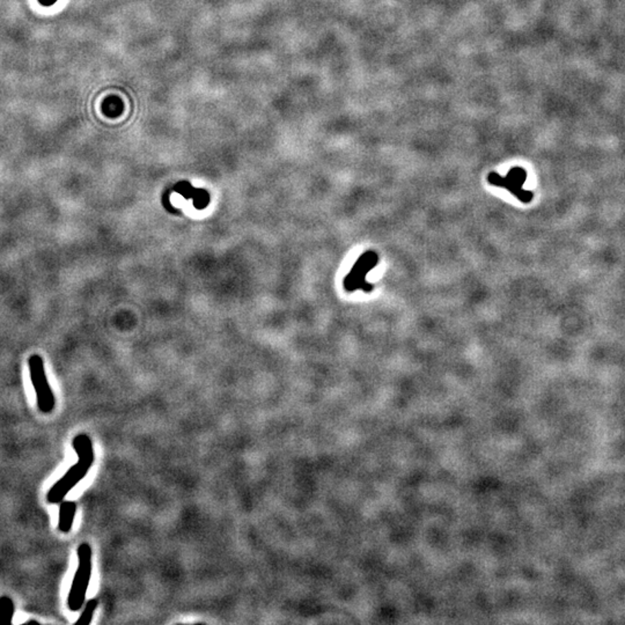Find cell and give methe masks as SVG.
I'll return each mask as SVG.
<instances>
[{
	"instance_id": "cell-9",
	"label": "cell",
	"mask_w": 625,
	"mask_h": 625,
	"mask_svg": "<svg viewBox=\"0 0 625 625\" xmlns=\"http://www.w3.org/2000/svg\"><path fill=\"white\" fill-rule=\"evenodd\" d=\"M96 608H98V600L92 599V600L87 601L86 604H83V613L76 619V624H90L93 619Z\"/></svg>"
},
{
	"instance_id": "cell-12",
	"label": "cell",
	"mask_w": 625,
	"mask_h": 625,
	"mask_svg": "<svg viewBox=\"0 0 625 625\" xmlns=\"http://www.w3.org/2000/svg\"><path fill=\"white\" fill-rule=\"evenodd\" d=\"M25 624H40V622L37 621H27Z\"/></svg>"
},
{
	"instance_id": "cell-3",
	"label": "cell",
	"mask_w": 625,
	"mask_h": 625,
	"mask_svg": "<svg viewBox=\"0 0 625 625\" xmlns=\"http://www.w3.org/2000/svg\"><path fill=\"white\" fill-rule=\"evenodd\" d=\"M30 380L33 383L34 391L37 394V408L44 415H49L54 411L56 407V398L51 389L50 383L48 381L43 359L39 354H33L28 359Z\"/></svg>"
},
{
	"instance_id": "cell-2",
	"label": "cell",
	"mask_w": 625,
	"mask_h": 625,
	"mask_svg": "<svg viewBox=\"0 0 625 625\" xmlns=\"http://www.w3.org/2000/svg\"><path fill=\"white\" fill-rule=\"evenodd\" d=\"M78 568L73 577L72 585L68 597V607L71 611H79L86 601L87 591L91 582L92 548L88 543H81L78 546Z\"/></svg>"
},
{
	"instance_id": "cell-4",
	"label": "cell",
	"mask_w": 625,
	"mask_h": 625,
	"mask_svg": "<svg viewBox=\"0 0 625 625\" xmlns=\"http://www.w3.org/2000/svg\"><path fill=\"white\" fill-rule=\"evenodd\" d=\"M378 260L379 257L376 252H366L365 254H362L354 264V267L351 269L350 274L344 279V289H347V292H354L356 289L371 292L373 285L367 283L366 275L376 267Z\"/></svg>"
},
{
	"instance_id": "cell-5",
	"label": "cell",
	"mask_w": 625,
	"mask_h": 625,
	"mask_svg": "<svg viewBox=\"0 0 625 625\" xmlns=\"http://www.w3.org/2000/svg\"><path fill=\"white\" fill-rule=\"evenodd\" d=\"M526 180H527V172L524 168H521V167L512 168L506 177L500 176L499 174L495 173V172L489 174L488 176V181L490 185L507 189L520 202L531 203V199L534 197L533 192H528V190H524L522 188Z\"/></svg>"
},
{
	"instance_id": "cell-1",
	"label": "cell",
	"mask_w": 625,
	"mask_h": 625,
	"mask_svg": "<svg viewBox=\"0 0 625 625\" xmlns=\"http://www.w3.org/2000/svg\"><path fill=\"white\" fill-rule=\"evenodd\" d=\"M72 447L78 455V462L70 468L62 478H59L47 493L49 504H59L66 495L86 478L95 460L94 447L91 438L87 434H78L73 438Z\"/></svg>"
},
{
	"instance_id": "cell-10",
	"label": "cell",
	"mask_w": 625,
	"mask_h": 625,
	"mask_svg": "<svg viewBox=\"0 0 625 625\" xmlns=\"http://www.w3.org/2000/svg\"><path fill=\"white\" fill-rule=\"evenodd\" d=\"M102 110L108 117H117L123 112V103L119 99H107L102 105Z\"/></svg>"
},
{
	"instance_id": "cell-7",
	"label": "cell",
	"mask_w": 625,
	"mask_h": 625,
	"mask_svg": "<svg viewBox=\"0 0 625 625\" xmlns=\"http://www.w3.org/2000/svg\"><path fill=\"white\" fill-rule=\"evenodd\" d=\"M76 502L72 500L61 502L59 506V519H58V529L64 534H68L72 529L73 521L76 518Z\"/></svg>"
},
{
	"instance_id": "cell-8",
	"label": "cell",
	"mask_w": 625,
	"mask_h": 625,
	"mask_svg": "<svg viewBox=\"0 0 625 625\" xmlns=\"http://www.w3.org/2000/svg\"><path fill=\"white\" fill-rule=\"evenodd\" d=\"M15 606L8 595L0 597V624H11L14 617Z\"/></svg>"
},
{
	"instance_id": "cell-6",
	"label": "cell",
	"mask_w": 625,
	"mask_h": 625,
	"mask_svg": "<svg viewBox=\"0 0 625 625\" xmlns=\"http://www.w3.org/2000/svg\"><path fill=\"white\" fill-rule=\"evenodd\" d=\"M172 192H176L185 199H192L197 210H204L210 203V194L205 189L194 188L188 181H181L174 185Z\"/></svg>"
},
{
	"instance_id": "cell-11",
	"label": "cell",
	"mask_w": 625,
	"mask_h": 625,
	"mask_svg": "<svg viewBox=\"0 0 625 625\" xmlns=\"http://www.w3.org/2000/svg\"><path fill=\"white\" fill-rule=\"evenodd\" d=\"M39 1H40V4L43 5V6H51V5H54L57 0H39Z\"/></svg>"
}]
</instances>
